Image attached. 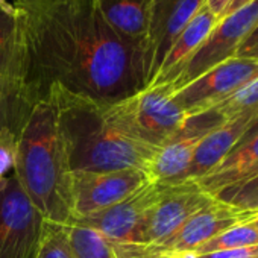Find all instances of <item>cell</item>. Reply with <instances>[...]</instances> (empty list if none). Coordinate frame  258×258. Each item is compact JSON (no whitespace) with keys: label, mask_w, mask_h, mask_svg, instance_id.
Masks as SVG:
<instances>
[{"label":"cell","mask_w":258,"mask_h":258,"mask_svg":"<svg viewBox=\"0 0 258 258\" xmlns=\"http://www.w3.org/2000/svg\"><path fill=\"white\" fill-rule=\"evenodd\" d=\"M14 2L25 11V85L35 100L52 85L105 103L146 87L143 53L103 22L93 0Z\"/></svg>","instance_id":"cell-1"},{"label":"cell","mask_w":258,"mask_h":258,"mask_svg":"<svg viewBox=\"0 0 258 258\" xmlns=\"http://www.w3.org/2000/svg\"><path fill=\"white\" fill-rule=\"evenodd\" d=\"M44 96L56 106L72 173L121 169L148 172L158 149L129 137L112 117L109 103L72 94L58 85L49 87Z\"/></svg>","instance_id":"cell-2"},{"label":"cell","mask_w":258,"mask_h":258,"mask_svg":"<svg viewBox=\"0 0 258 258\" xmlns=\"http://www.w3.org/2000/svg\"><path fill=\"white\" fill-rule=\"evenodd\" d=\"M13 175L46 220L72 219V169L50 97L37 100L17 140Z\"/></svg>","instance_id":"cell-3"},{"label":"cell","mask_w":258,"mask_h":258,"mask_svg":"<svg viewBox=\"0 0 258 258\" xmlns=\"http://www.w3.org/2000/svg\"><path fill=\"white\" fill-rule=\"evenodd\" d=\"M109 109L123 131L136 142L161 148L175 137L187 121L185 111L173 97L169 84H152L118 102Z\"/></svg>","instance_id":"cell-4"},{"label":"cell","mask_w":258,"mask_h":258,"mask_svg":"<svg viewBox=\"0 0 258 258\" xmlns=\"http://www.w3.org/2000/svg\"><path fill=\"white\" fill-rule=\"evenodd\" d=\"M44 225L17 178L0 179V258H37Z\"/></svg>","instance_id":"cell-5"},{"label":"cell","mask_w":258,"mask_h":258,"mask_svg":"<svg viewBox=\"0 0 258 258\" xmlns=\"http://www.w3.org/2000/svg\"><path fill=\"white\" fill-rule=\"evenodd\" d=\"M256 25L258 0H252L246 7L219 20L208 38L182 67L173 84L169 85H172L173 91H176L217 64L237 56L238 47Z\"/></svg>","instance_id":"cell-6"},{"label":"cell","mask_w":258,"mask_h":258,"mask_svg":"<svg viewBox=\"0 0 258 258\" xmlns=\"http://www.w3.org/2000/svg\"><path fill=\"white\" fill-rule=\"evenodd\" d=\"M258 78V59L234 56L173 91L187 117L204 114Z\"/></svg>","instance_id":"cell-7"},{"label":"cell","mask_w":258,"mask_h":258,"mask_svg":"<svg viewBox=\"0 0 258 258\" xmlns=\"http://www.w3.org/2000/svg\"><path fill=\"white\" fill-rule=\"evenodd\" d=\"M161 191V184L149 181L124 201L69 222L100 232L114 247L142 244L145 223Z\"/></svg>","instance_id":"cell-8"},{"label":"cell","mask_w":258,"mask_h":258,"mask_svg":"<svg viewBox=\"0 0 258 258\" xmlns=\"http://www.w3.org/2000/svg\"><path fill=\"white\" fill-rule=\"evenodd\" d=\"M149 181L148 172L140 169L73 172L72 219L106 210L129 198Z\"/></svg>","instance_id":"cell-9"},{"label":"cell","mask_w":258,"mask_h":258,"mask_svg":"<svg viewBox=\"0 0 258 258\" xmlns=\"http://www.w3.org/2000/svg\"><path fill=\"white\" fill-rule=\"evenodd\" d=\"M161 184L160 196L145 223L142 246H155L169 238L196 211L214 201L196 181Z\"/></svg>","instance_id":"cell-10"},{"label":"cell","mask_w":258,"mask_h":258,"mask_svg":"<svg viewBox=\"0 0 258 258\" xmlns=\"http://www.w3.org/2000/svg\"><path fill=\"white\" fill-rule=\"evenodd\" d=\"M205 5V0H152L145 46L146 87L157 78L175 40Z\"/></svg>","instance_id":"cell-11"},{"label":"cell","mask_w":258,"mask_h":258,"mask_svg":"<svg viewBox=\"0 0 258 258\" xmlns=\"http://www.w3.org/2000/svg\"><path fill=\"white\" fill-rule=\"evenodd\" d=\"M220 123H223L222 117L213 109L188 117L181 131L158 148L148 169L151 181L163 184L179 182L187 172L202 137Z\"/></svg>","instance_id":"cell-12"},{"label":"cell","mask_w":258,"mask_h":258,"mask_svg":"<svg viewBox=\"0 0 258 258\" xmlns=\"http://www.w3.org/2000/svg\"><path fill=\"white\" fill-rule=\"evenodd\" d=\"M253 118L255 115L250 114L238 115L208 131L199 142L193 160L181 181H198L202 176L208 175L216 166H219L222 160L235 148Z\"/></svg>","instance_id":"cell-13"},{"label":"cell","mask_w":258,"mask_h":258,"mask_svg":"<svg viewBox=\"0 0 258 258\" xmlns=\"http://www.w3.org/2000/svg\"><path fill=\"white\" fill-rule=\"evenodd\" d=\"M0 78L25 84V11L14 0H0Z\"/></svg>","instance_id":"cell-14"},{"label":"cell","mask_w":258,"mask_h":258,"mask_svg":"<svg viewBox=\"0 0 258 258\" xmlns=\"http://www.w3.org/2000/svg\"><path fill=\"white\" fill-rule=\"evenodd\" d=\"M103 22L145 56L152 0H93Z\"/></svg>","instance_id":"cell-15"},{"label":"cell","mask_w":258,"mask_h":258,"mask_svg":"<svg viewBox=\"0 0 258 258\" xmlns=\"http://www.w3.org/2000/svg\"><path fill=\"white\" fill-rule=\"evenodd\" d=\"M217 22L219 20L204 5L172 44L152 84H173L182 67L193 56V53L202 46V43L208 38Z\"/></svg>","instance_id":"cell-16"},{"label":"cell","mask_w":258,"mask_h":258,"mask_svg":"<svg viewBox=\"0 0 258 258\" xmlns=\"http://www.w3.org/2000/svg\"><path fill=\"white\" fill-rule=\"evenodd\" d=\"M258 175V136L232 149L219 166L196 182L211 196Z\"/></svg>","instance_id":"cell-17"},{"label":"cell","mask_w":258,"mask_h":258,"mask_svg":"<svg viewBox=\"0 0 258 258\" xmlns=\"http://www.w3.org/2000/svg\"><path fill=\"white\" fill-rule=\"evenodd\" d=\"M35 102L23 82L0 78V133L20 136Z\"/></svg>","instance_id":"cell-18"},{"label":"cell","mask_w":258,"mask_h":258,"mask_svg":"<svg viewBox=\"0 0 258 258\" xmlns=\"http://www.w3.org/2000/svg\"><path fill=\"white\" fill-rule=\"evenodd\" d=\"M66 223L75 258H118L112 244L100 232L73 222Z\"/></svg>","instance_id":"cell-19"},{"label":"cell","mask_w":258,"mask_h":258,"mask_svg":"<svg viewBox=\"0 0 258 258\" xmlns=\"http://www.w3.org/2000/svg\"><path fill=\"white\" fill-rule=\"evenodd\" d=\"M255 244H258V226L253 225L252 222H246V223L231 226L226 231L220 232L219 235L213 237L211 240L199 246L195 250V253L202 255V253L255 246Z\"/></svg>","instance_id":"cell-20"},{"label":"cell","mask_w":258,"mask_h":258,"mask_svg":"<svg viewBox=\"0 0 258 258\" xmlns=\"http://www.w3.org/2000/svg\"><path fill=\"white\" fill-rule=\"evenodd\" d=\"M223 121L232 120L238 115H258V78L246 84L235 94L228 97L225 102L213 108Z\"/></svg>","instance_id":"cell-21"},{"label":"cell","mask_w":258,"mask_h":258,"mask_svg":"<svg viewBox=\"0 0 258 258\" xmlns=\"http://www.w3.org/2000/svg\"><path fill=\"white\" fill-rule=\"evenodd\" d=\"M37 258H75L70 246L67 223L46 220Z\"/></svg>","instance_id":"cell-22"},{"label":"cell","mask_w":258,"mask_h":258,"mask_svg":"<svg viewBox=\"0 0 258 258\" xmlns=\"http://www.w3.org/2000/svg\"><path fill=\"white\" fill-rule=\"evenodd\" d=\"M214 198L223 201L238 210L258 213V175L222 190Z\"/></svg>","instance_id":"cell-23"},{"label":"cell","mask_w":258,"mask_h":258,"mask_svg":"<svg viewBox=\"0 0 258 258\" xmlns=\"http://www.w3.org/2000/svg\"><path fill=\"white\" fill-rule=\"evenodd\" d=\"M19 136L14 133H0V179L14 170Z\"/></svg>","instance_id":"cell-24"},{"label":"cell","mask_w":258,"mask_h":258,"mask_svg":"<svg viewBox=\"0 0 258 258\" xmlns=\"http://www.w3.org/2000/svg\"><path fill=\"white\" fill-rule=\"evenodd\" d=\"M198 258H258V244L202 253V255H198Z\"/></svg>","instance_id":"cell-25"},{"label":"cell","mask_w":258,"mask_h":258,"mask_svg":"<svg viewBox=\"0 0 258 258\" xmlns=\"http://www.w3.org/2000/svg\"><path fill=\"white\" fill-rule=\"evenodd\" d=\"M238 58H255L258 59V25L252 29V32L244 38L241 46L237 50Z\"/></svg>","instance_id":"cell-26"},{"label":"cell","mask_w":258,"mask_h":258,"mask_svg":"<svg viewBox=\"0 0 258 258\" xmlns=\"http://www.w3.org/2000/svg\"><path fill=\"white\" fill-rule=\"evenodd\" d=\"M232 4V0H205V8L217 19V20H222L229 7Z\"/></svg>","instance_id":"cell-27"},{"label":"cell","mask_w":258,"mask_h":258,"mask_svg":"<svg viewBox=\"0 0 258 258\" xmlns=\"http://www.w3.org/2000/svg\"><path fill=\"white\" fill-rule=\"evenodd\" d=\"M255 136H258V115L250 121V124H249V127L246 129V133L241 136V139L238 140V143L235 145V148H240V146H243L244 143H247L250 139H253ZM234 148V149H235Z\"/></svg>","instance_id":"cell-28"},{"label":"cell","mask_w":258,"mask_h":258,"mask_svg":"<svg viewBox=\"0 0 258 258\" xmlns=\"http://www.w3.org/2000/svg\"><path fill=\"white\" fill-rule=\"evenodd\" d=\"M252 0H232V4H231V7H229V10H228V13H226V16L228 14H232V13H235V11H238L240 8H243V7H246L247 4H250ZM225 16V17H226Z\"/></svg>","instance_id":"cell-29"},{"label":"cell","mask_w":258,"mask_h":258,"mask_svg":"<svg viewBox=\"0 0 258 258\" xmlns=\"http://www.w3.org/2000/svg\"><path fill=\"white\" fill-rule=\"evenodd\" d=\"M252 223H253V225H256V226H258V216H256V217H255V219H253V220H252Z\"/></svg>","instance_id":"cell-30"}]
</instances>
